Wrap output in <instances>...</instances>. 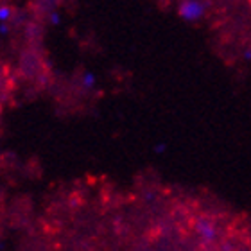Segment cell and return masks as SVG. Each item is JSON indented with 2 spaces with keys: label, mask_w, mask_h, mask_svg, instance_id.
Wrapping results in <instances>:
<instances>
[{
  "label": "cell",
  "mask_w": 251,
  "mask_h": 251,
  "mask_svg": "<svg viewBox=\"0 0 251 251\" xmlns=\"http://www.w3.org/2000/svg\"><path fill=\"white\" fill-rule=\"evenodd\" d=\"M248 2H250V4H251V0H248Z\"/></svg>",
  "instance_id": "3957f363"
},
{
  "label": "cell",
  "mask_w": 251,
  "mask_h": 251,
  "mask_svg": "<svg viewBox=\"0 0 251 251\" xmlns=\"http://www.w3.org/2000/svg\"><path fill=\"white\" fill-rule=\"evenodd\" d=\"M0 111H2V106H0Z\"/></svg>",
  "instance_id": "7a4b0ae2"
},
{
  "label": "cell",
  "mask_w": 251,
  "mask_h": 251,
  "mask_svg": "<svg viewBox=\"0 0 251 251\" xmlns=\"http://www.w3.org/2000/svg\"><path fill=\"white\" fill-rule=\"evenodd\" d=\"M11 15H13V7H9V5L0 7V20H7Z\"/></svg>",
  "instance_id": "6da1fadb"
}]
</instances>
